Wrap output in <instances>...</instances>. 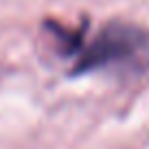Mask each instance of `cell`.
<instances>
[{
	"instance_id": "1",
	"label": "cell",
	"mask_w": 149,
	"mask_h": 149,
	"mask_svg": "<svg viewBox=\"0 0 149 149\" xmlns=\"http://www.w3.org/2000/svg\"><path fill=\"white\" fill-rule=\"evenodd\" d=\"M149 68V31L136 22L110 20L81 46L70 68V77L92 72L138 74Z\"/></svg>"
}]
</instances>
